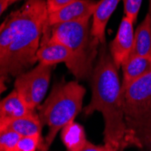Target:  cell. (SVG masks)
<instances>
[{"mask_svg":"<svg viewBox=\"0 0 151 151\" xmlns=\"http://www.w3.org/2000/svg\"><path fill=\"white\" fill-rule=\"evenodd\" d=\"M151 55V14L147 13L138 26L134 37V45L128 59Z\"/></svg>","mask_w":151,"mask_h":151,"instance_id":"obj_14","label":"cell"},{"mask_svg":"<svg viewBox=\"0 0 151 151\" xmlns=\"http://www.w3.org/2000/svg\"><path fill=\"white\" fill-rule=\"evenodd\" d=\"M35 113L31 109L16 89H14L0 103V123Z\"/></svg>","mask_w":151,"mask_h":151,"instance_id":"obj_10","label":"cell"},{"mask_svg":"<svg viewBox=\"0 0 151 151\" xmlns=\"http://www.w3.org/2000/svg\"><path fill=\"white\" fill-rule=\"evenodd\" d=\"M143 0H123L125 16L129 17L134 23L138 19L139 12Z\"/></svg>","mask_w":151,"mask_h":151,"instance_id":"obj_18","label":"cell"},{"mask_svg":"<svg viewBox=\"0 0 151 151\" xmlns=\"http://www.w3.org/2000/svg\"><path fill=\"white\" fill-rule=\"evenodd\" d=\"M148 13L151 14V0H149V10H148Z\"/></svg>","mask_w":151,"mask_h":151,"instance_id":"obj_22","label":"cell"},{"mask_svg":"<svg viewBox=\"0 0 151 151\" xmlns=\"http://www.w3.org/2000/svg\"><path fill=\"white\" fill-rule=\"evenodd\" d=\"M46 0H26L0 27L1 86L10 76L17 77L37 61L41 40L48 24Z\"/></svg>","mask_w":151,"mask_h":151,"instance_id":"obj_1","label":"cell"},{"mask_svg":"<svg viewBox=\"0 0 151 151\" xmlns=\"http://www.w3.org/2000/svg\"><path fill=\"white\" fill-rule=\"evenodd\" d=\"M133 24L134 22L125 16L119 24L116 37L111 44V54L118 69L128 60L132 51L135 37Z\"/></svg>","mask_w":151,"mask_h":151,"instance_id":"obj_8","label":"cell"},{"mask_svg":"<svg viewBox=\"0 0 151 151\" xmlns=\"http://www.w3.org/2000/svg\"><path fill=\"white\" fill-rule=\"evenodd\" d=\"M43 124L39 115L35 113L0 123V131L11 129L18 133L21 137L35 136L42 134Z\"/></svg>","mask_w":151,"mask_h":151,"instance_id":"obj_13","label":"cell"},{"mask_svg":"<svg viewBox=\"0 0 151 151\" xmlns=\"http://www.w3.org/2000/svg\"><path fill=\"white\" fill-rule=\"evenodd\" d=\"M21 136L16 131L6 129L0 131V150L1 151H16V147Z\"/></svg>","mask_w":151,"mask_h":151,"instance_id":"obj_17","label":"cell"},{"mask_svg":"<svg viewBox=\"0 0 151 151\" xmlns=\"http://www.w3.org/2000/svg\"><path fill=\"white\" fill-rule=\"evenodd\" d=\"M49 33L50 39L66 45L75 54L84 69L92 74V63L101 44L91 35L90 19L50 25Z\"/></svg>","mask_w":151,"mask_h":151,"instance_id":"obj_5","label":"cell"},{"mask_svg":"<svg viewBox=\"0 0 151 151\" xmlns=\"http://www.w3.org/2000/svg\"><path fill=\"white\" fill-rule=\"evenodd\" d=\"M61 139L67 150L83 151L87 143L84 129L73 121L68 123L61 130Z\"/></svg>","mask_w":151,"mask_h":151,"instance_id":"obj_15","label":"cell"},{"mask_svg":"<svg viewBox=\"0 0 151 151\" xmlns=\"http://www.w3.org/2000/svg\"><path fill=\"white\" fill-rule=\"evenodd\" d=\"M120 0H101L92 16L91 35L98 43L105 45L107 24Z\"/></svg>","mask_w":151,"mask_h":151,"instance_id":"obj_11","label":"cell"},{"mask_svg":"<svg viewBox=\"0 0 151 151\" xmlns=\"http://www.w3.org/2000/svg\"><path fill=\"white\" fill-rule=\"evenodd\" d=\"M49 147L46 146L42 134L35 136L21 137L20 140L16 147V151H35V150H47Z\"/></svg>","mask_w":151,"mask_h":151,"instance_id":"obj_16","label":"cell"},{"mask_svg":"<svg viewBox=\"0 0 151 151\" xmlns=\"http://www.w3.org/2000/svg\"><path fill=\"white\" fill-rule=\"evenodd\" d=\"M83 151H109L108 147L104 145V146H96L92 143H91L90 141H87Z\"/></svg>","mask_w":151,"mask_h":151,"instance_id":"obj_20","label":"cell"},{"mask_svg":"<svg viewBox=\"0 0 151 151\" xmlns=\"http://www.w3.org/2000/svg\"><path fill=\"white\" fill-rule=\"evenodd\" d=\"M111 53L103 46L92 72L91 100L83 109L85 115L100 111L103 115L104 145L109 151L123 150L129 146L143 147L128 128L124 114V93Z\"/></svg>","mask_w":151,"mask_h":151,"instance_id":"obj_2","label":"cell"},{"mask_svg":"<svg viewBox=\"0 0 151 151\" xmlns=\"http://www.w3.org/2000/svg\"><path fill=\"white\" fill-rule=\"evenodd\" d=\"M121 67L123 73L121 87L122 91H124L133 82L151 73V55L128 59Z\"/></svg>","mask_w":151,"mask_h":151,"instance_id":"obj_12","label":"cell"},{"mask_svg":"<svg viewBox=\"0 0 151 151\" xmlns=\"http://www.w3.org/2000/svg\"><path fill=\"white\" fill-rule=\"evenodd\" d=\"M52 66L40 63L33 70L18 75L15 81V89L33 111H35L45 98Z\"/></svg>","mask_w":151,"mask_h":151,"instance_id":"obj_6","label":"cell"},{"mask_svg":"<svg viewBox=\"0 0 151 151\" xmlns=\"http://www.w3.org/2000/svg\"><path fill=\"white\" fill-rule=\"evenodd\" d=\"M74 1H76V0H46L48 15L60 10L61 8L66 6L67 5H69Z\"/></svg>","mask_w":151,"mask_h":151,"instance_id":"obj_19","label":"cell"},{"mask_svg":"<svg viewBox=\"0 0 151 151\" xmlns=\"http://www.w3.org/2000/svg\"><path fill=\"white\" fill-rule=\"evenodd\" d=\"M85 92V88L77 81H63L53 86L49 97L39 107L38 115L42 124L48 126L45 139L48 147L57 133L81 112Z\"/></svg>","mask_w":151,"mask_h":151,"instance_id":"obj_3","label":"cell"},{"mask_svg":"<svg viewBox=\"0 0 151 151\" xmlns=\"http://www.w3.org/2000/svg\"><path fill=\"white\" fill-rule=\"evenodd\" d=\"M18 1H20V0H0V13L3 14L9 6Z\"/></svg>","mask_w":151,"mask_h":151,"instance_id":"obj_21","label":"cell"},{"mask_svg":"<svg viewBox=\"0 0 151 151\" xmlns=\"http://www.w3.org/2000/svg\"><path fill=\"white\" fill-rule=\"evenodd\" d=\"M50 25L46 27L41 40L37 52V59L40 63L54 65L64 63L69 71L79 80L88 78L91 74L81 65L75 54L63 44L50 39Z\"/></svg>","mask_w":151,"mask_h":151,"instance_id":"obj_7","label":"cell"},{"mask_svg":"<svg viewBox=\"0 0 151 151\" xmlns=\"http://www.w3.org/2000/svg\"><path fill=\"white\" fill-rule=\"evenodd\" d=\"M98 2L94 0H76L60 10L49 14L48 24L75 22L90 19L97 8Z\"/></svg>","mask_w":151,"mask_h":151,"instance_id":"obj_9","label":"cell"},{"mask_svg":"<svg viewBox=\"0 0 151 151\" xmlns=\"http://www.w3.org/2000/svg\"><path fill=\"white\" fill-rule=\"evenodd\" d=\"M123 93L128 128L143 147L151 145V73L133 82Z\"/></svg>","mask_w":151,"mask_h":151,"instance_id":"obj_4","label":"cell"}]
</instances>
